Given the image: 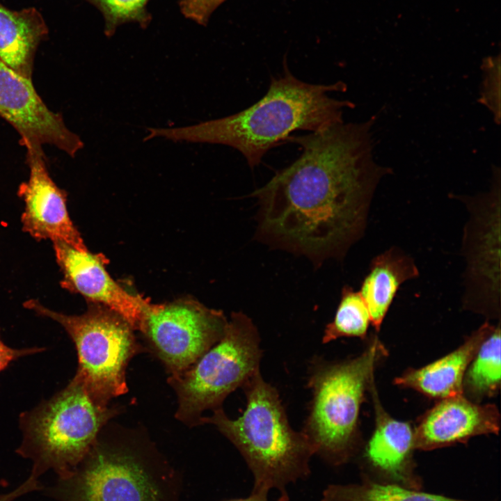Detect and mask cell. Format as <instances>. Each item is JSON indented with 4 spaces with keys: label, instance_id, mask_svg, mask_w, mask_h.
Returning <instances> with one entry per match:
<instances>
[{
    "label": "cell",
    "instance_id": "6da1fadb",
    "mask_svg": "<svg viewBox=\"0 0 501 501\" xmlns=\"http://www.w3.org/2000/svg\"><path fill=\"white\" fill-rule=\"evenodd\" d=\"M373 124L290 135L300 156L251 194L260 205L257 239L316 264L343 257L363 237L376 189L391 173L373 159Z\"/></svg>",
    "mask_w": 501,
    "mask_h": 501
},
{
    "label": "cell",
    "instance_id": "7a4b0ae2",
    "mask_svg": "<svg viewBox=\"0 0 501 501\" xmlns=\"http://www.w3.org/2000/svg\"><path fill=\"white\" fill-rule=\"evenodd\" d=\"M283 72L271 78L266 94L234 114L175 128H148L143 141L162 137L173 141L220 144L238 150L253 169L272 148L284 143L295 131L316 132L342 122L349 100L331 92L346 90V84H315L296 77L285 63Z\"/></svg>",
    "mask_w": 501,
    "mask_h": 501
},
{
    "label": "cell",
    "instance_id": "3957f363",
    "mask_svg": "<svg viewBox=\"0 0 501 501\" xmlns=\"http://www.w3.org/2000/svg\"><path fill=\"white\" fill-rule=\"evenodd\" d=\"M246 399L242 414L231 419L223 408L204 417L238 450L251 471L252 491H279L278 501H288L287 486L310 474L315 452L306 436L290 426L278 390L260 371L241 386Z\"/></svg>",
    "mask_w": 501,
    "mask_h": 501
},
{
    "label": "cell",
    "instance_id": "277c9868",
    "mask_svg": "<svg viewBox=\"0 0 501 501\" xmlns=\"http://www.w3.org/2000/svg\"><path fill=\"white\" fill-rule=\"evenodd\" d=\"M178 474L144 431L108 422L67 477L65 501H179Z\"/></svg>",
    "mask_w": 501,
    "mask_h": 501
},
{
    "label": "cell",
    "instance_id": "5b68a950",
    "mask_svg": "<svg viewBox=\"0 0 501 501\" xmlns=\"http://www.w3.org/2000/svg\"><path fill=\"white\" fill-rule=\"evenodd\" d=\"M385 350L374 340L359 356L342 362L313 361L308 381L310 411L301 431L315 454L333 466L347 463L358 444V424L366 389Z\"/></svg>",
    "mask_w": 501,
    "mask_h": 501
},
{
    "label": "cell",
    "instance_id": "8992f818",
    "mask_svg": "<svg viewBox=\"0 0 501 501\" xmlns=\"http://www.w3.org/2000/svg\"><path fill=\"white\" fill-rule=\"evenodd\" d=\"M121 408L99 399L79 379L20 417L21 452L68 477L88 454L102 429Z\"/></svg>",
    "mask_w": 501,
    "mask_h": 501
},
{
    "label": "cell",
    "instance_id": "52a82bcc",
    "mask_svg": "<svg viewBox=\"0 0 501 501\" xmlns=\"http://www.w3.org/2000/svg\"><path fill=\"white\" fill-rule=\"evenodd\" d=\"M258 331L241 312L231 314L221 340L189 368L168 383L177 397L175 418L189 427L201 424L202 413L222 408L225 399L260 371Z\"/></svg>",
    "mask_w": 501,
    "mask_h": 501
},
{
    "label": "cell",
    "instance_id": "ba28073f",
    "mask_svg": "<svg viewBox=\"0 0 501 501\" xmlns=\"http://www.w3.org/2000/svg\"><path fill=\"white\" fill-rule=\"evenodd\" d=\"M24 306L60 324L74 344L79 379L101 401L109 404L127 392L126 372L130 360L145 349L134 329L117 312L89 302L86 312L68 315L51 310L35 300Z\"/></svg>",
    "mask_w": 501,
    "mask_h": 501
},
{
    "label": "cell",
    "instance_id": "9c48e42d",
    "mask_svg": "<svg viewBox=\"0 0 501 501\" xmlns=\"http://www.w3.org/2000/svg\"><path fill=\"white\" fill-rule=\"evenodd\" d=\"M228 324L223 312L182 299L152 304L141 332L169 376H176L221 340Z\"/></svg>",
    "mask_w": 501,
    "mask_h": 501
},
{
    "label": "cell",
    "instance_id": "30bf717a",
    "mask_svg": "<svg viewBox=\"0 0 501 501\" xmlns=\"http://www.w3.org/2000/svg\"><path fill=\"white\" fill-rule=\"evenodd\" d=\"M495 175L488 192L474 197L461 196L470 214L461 252L466 262L464 302L468 306L490 305L498 311L500 303V170Z\"/></svg>",
    "mask_w": 501,
    "mask_h": 501
},
{
    "label": "cell",
    "instance_id": "8fae6325",
    "mask_svg": "<svg viewBox=\"0 0 501 501\" xmlns=\"http://www.w3.org/2000/svg\"><path fill=\"white\" fill-rule=\"evenodd\" d=\"M0 116L20 136L24 146L52 145L74 157L84 146L65 125L62 115L50 110L31 79L0 61Z\"/></svg>",
    "mask_w": 501,
    "mask_h": 501
},
{
    "label": "cell",
    "instance_id": "7c38bea8",
    "mask_svg": "<svg viewBox=\"0 0 501 501\" xmlns=\"http://www.w3.org/2000/svg\"><path fill=\"white\" fill-rule=\"evenodd\" d=\"M25 148L30 174L29 180L22 183L18 190L25 202L22 216L23 230L35 239L62 241L79 250L87 251L68 214L66 193L58 187L48 173L42 146Z\"/></svg>",
    "mask_w": 501,
    "mask_h": 501
},
{
    "label": "cell",
    "instance_id": "4fadbf2b",
    "mask_svg": "<svg viewBox=\"0 0 501 501\" xmlns=\"http://www.w3.org/2000/svg\"><path fill=\"white\" fill-rule=\"evenodd\" d=\"M57 263L63 274L61 286L83 295L90 303L102 305L141 331L152 303L133 295L116 283L104 267L100 255L79 250L62 241H54Z\"/></svg>",
    "mask_w": 501,
    "mask_h": 501
},
{
    "label": "cell",
    "instance_id": "5bb4252c",
    "mask_svg": "<svg viewBox=\"0 0 501 501\" xmlns=\"http://www.w3.org/2000/svg\"><path fill=\"white\" fill-rule=\"evenodd\" d=\"M500 413L495 406L480 405L463 395L440 399L421 418L414 430L415 449L431 450L473 436L498 434Z\"/></svg>",
    "mask_w": 501,
    "mask_h": 501
},
{
    "label": "cell",
    "instance_id": "9a60e30c",
    "mask_svg": "<svg viewBox=\"0 0 501 501\" xmlns=\"http://www.w3.org/2000/svg\"><path fill=\"white\" fill-rule=\"evenodd\" d=\"M376 427L365 456L369 464L392 484L418 489L420 479L414 472V431L407 422L390 417L374 393Z\"/></svg>",
    "mask_w": 501,
    "mask_h": 501
},
{
    "label": "cell",
    "instance_id": "2e32d148",
    "mask_svg": "<svg viewBox=\"0 0 501 501\" xmlns=\"http://www.w3.org/2000/svg\"><path fill=\"white\" fill-rule=\"evenodd\" d=\"M494 328L484 323L457 349L422 368L408 369L395 379V383L439 399L463 395L468 367Z\"/></svg>",
    "mask_w": 501,
    "mask_h": 501
},
{
    "label": "cell",
    "instance_id": "e0dca14e",
    "mask_svg": "<svg viewBox=\"0 0 501 501\" xmlns=\"http://www.w3.org/2000/svg\"><path fill=\"white\" fill-rule=\"evenodd\" d=\"M419 274L413 258L398 246H392L373 257L359 292L376 330L380 329L401 285Z\"/></svg>",
    "mask_w": 501,
    "mask_h": 501
},
{
    "label": "cell",
    "instance_id": "ac0fdd59",
    "mask_svg": "<svg viewBox=\"0 0 501 501\" xmlns=\"http://www.w3.org/2000/svg\"><path fill=\"white\" fill-rule=\"evenodd\" d=\"M48 31L35 8L13 10L0 3V61L31 79L35 52Z\"/></svg>",
    "mask_w": 501,
    "mask_h": 501
},
{
    "label": "cell",
    "instance_id": "d6986e66",
    "mask_svg": "<svg viewBox=\"0 0 501 501\" xmlns=\"http://www.w3.org/2000/svg\"><path fill=\"white\" fill-rule=\"evenodd\" d=\"M321 501H470L422 492L395 484H381L368 478L360 483L330 484Z\"/></svg>",
    "mask_w": 501,
    "mask_h": 501
},
{
    "label": "cell",
    "instance_id": "ffe728a7",
    "mask_svg": "<svg viewBox=\"0 0 501 501\" xmlns=\"http://www.w3.org/2000/svg\"><path fill=\"white\" fill-rule=\"evenodd\" d=\"M500 324L480 345L465 374L463 388L471 397L479 399L496 394L500 386Z\"/></svg>",
    "mask_w": 501,
    "mask_h": 501
},
{
    "label": "cell",
    "instance_id": "44dd1931",
    "mask_svg": "<svg viewBox=\"0 0 501 501\" xmlns=\"http://www.w3.org/2000/svg\"><path fill=\"white\" fill-rule=\"evenodd\" d=\"M370 316L359 291L344 285L333 320L324 329L322 342L328 343L342 337H365Z\"/></svg>",
    "mask_w": 501,
    "mask_h": 501
},
{
    "label": "cell",
    "instance_id": "7402d4cb",
    "mask_svg": "<svg viewBox=\"0 0 501 501\" xmlns=\"http://www.w3.org/2000/svg\"><path fill=\"white\" fill-rule=\"evenodd\" d=\"M97 8L102 14L104 33L112 36L116 29L125 23L136 22L146 28L151 22V15L147 9L150 0H85Z\"/></svg>",
    "mask_w": 501,
    "mask_h": 501
},
{
    "label": "cell",
    "instance_id": "603a6c76",
    "mask_svg": "<svg viewBox=\"0 0 501 501\" xmlns=\"http://www.w3.org/2000/svg\"><path fill=\"white\" fill-rule=\"evenodd\" d=\"M226 0H180L181 13L199 24L205 26L214 11Z\"/></svg>",
    "mask_w": 501,
    "mask_h": 501
},
{
    "label": "cell",
    "instance_id": "cb8c5ba5",
    "mask_svg": "<svg viewBox=\"0 0 501 501\" xmlns=\"http://www.w3.org/2000/svg\"><path fill=\"white\" fill-rule=\"evenodd\" d=\"M43 349L34 347L15 349L7 346L0 337V372L6 369L13 360L24 356L41 351Z\"/></svg>",
    "mask_w": 501,
    "mask_h": 501
},
{
    "label": "cell",
    "instance_id": "d4e9b609",
    "mask_svg": "<svg viewBox=\"0 0 501 501\" xmlns=\"http://www.w3.org/2000/svg\"><path fill=\"white\" fill-rule=\"evenodd\" d=\"M224 501H269V500H268V493L251 491L250 495L246 498L231 499V500H224Z\"/></svg>",
    "mask_w": 501,
    "mask_h": 501
},
{
    "label": "cell",
    "instance_id": "484cf974",
    "mask_svg": "<svg viewBox=\"0 0 501 501\" xmlns=\"http://www.w3.org/2000/svg\"><path fill=\"white\" fill-rule=\"evenodd\" d=\"M11 497L10 495L7 493L5 495H2L0 496V501H10Z\"/></svg>",
    "mask_w": 501,
    "mask_h": 501
}]
</instances>
